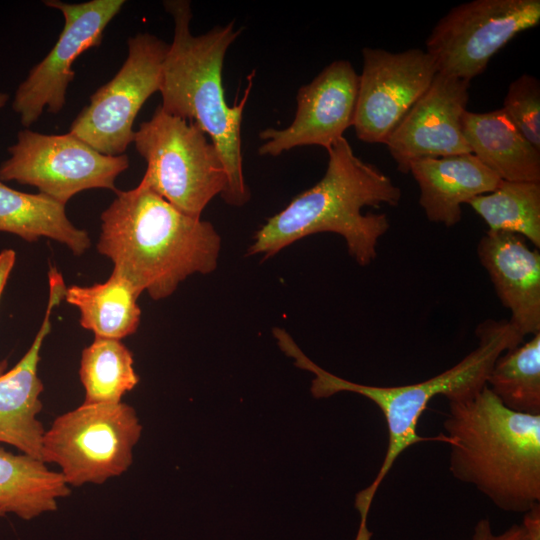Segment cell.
<instances>
[{
  "label": "cell",
  "mask_w": 540,
  "mask_h": 540,
  "mask_svg": "<svg viewBox=\"0 0 540 540\" xmlns=\"http://www.w3.org/2000/svg\"><path fill=\"white\" fill-rule=\"evenodd\" d=\"M280 349L295 360V366L312 372L314 398H328L339 392H352L371 400L382 412L388 431V444L384 459L374 480L355 496V508L360 516L354 540H371L368 514L373 499L395 461L410 446L419 442L437 441L448 445L452 440L444 433L425 437L418 434L420 417L430 401L443 395L448 401L474 395L486 386L488 374L505 351L523 342L524 337L508 320L488 319L478 325L477 347L451 368L421 382L400 386H372L358 384L338 377L310 360L287 331L273 329Z\"/></svg>",
  "instance_id": "6da1fadb"
},
{
  "label": "cell",
  "mask_w": 540,
  "mask_h": 540,
  "mask_svg": "<svg viewBox=\"0 0 540 540\" xmlns=\"http://www.w3.org/2000/svg\"><path fill=\"white\" fill-rule=\"evenodd\" d=\"M115 194L100 216L97 250L140 295L158 301L187 277L215 271L221 237L210 222L181 212L142 181Z\"/></svg>",
  "instance_id": "7a4b0ae2"
},
{
  "label": "cell",
  "mask_w": 540,
  "mask_h": 540,
  "mask_svg": "<svg viewBox=\"0 0 540 540\" xmlns=\"http://www.w3.org/2000/svg\"><path fill=\"white\" fill-rule=\"evenodd\" d=\"M327 152L324 176L256 231L247 255L262 254L266 259L309 235L331 232L343 237L359 265L375 260L389 219L384 213L363 214L362 209L398 206L401 189L376 166L357 157L345 137Z\"/></svg>",
  "instance_id": "3957f363"
},
{
  "label": "cell",
  "mask_w": 540,
  "mask_h": 540,
  "mask_svg": "<svg viewBox=\"0 0 540 540\" xmlns=\"http://www.w3.org/2000/svg\"><path fill=\"white\" fill-rule=\"evenodd\" d=\"M449 470L504 512L540 505V415L505 407L485 386L448 401Z\"/></svg>",
  "instance_id": "277c9868"
},
{
  "label": "cell",
  "mask_w": 540,
  "mask_h": 540,
  "mask_svg": "<svg viewBox=\"0 0 540 540\" xmlns=\"http://www.w3.org/2000/svg\"><path fill=\"white\" fill-rule=\"evenodd\" d=\"M164 7L173 18L174 36L163 63L161 107L194 122L209 136L227 174V185L220 196L228 205L243 206L250 199V190L243 174L241 122L255 70L247 76L243 97L232 107L226 103L222 83L226 52L242 29L235 30L232 21L194 36L189 1H164Z\"/></svg>",
  "instance_id": "5b68a950"
},
{
  "label": "cell",
  "mask_w": 540,
  "mask_h": 540,
  "mask_svg": "<svg viewBox=\"0 0 540 540\" xmlns=\"http://www.w3.org/2000/svg\"><path fill=\"white\" fill-rule=\"evenodd\" d=\"M133 142L147 164L141 181L181 212L200 218L225 190L227 174L219 152L194 122L159 105L135 131Z\"/></svg>",
  "instance_id": "8992f818"
},
{
  "label": "cell",
  "mask_w": 540,
  "mask_h": 540,
  "mask_svg": "<svg viewBox=\"0 0 540 540\" xmlns=\"http://www.w3.org/2000/svg\"><path fill=\"white\" fill-rule=\"evenodd\" d=\"M141 433L132 406L83 403L56 417L45 430L41 458L56 464L70 487L102 484L128 470Z\"/></svg>",
  "instance_id": "52a82bcc"
},
{
  "label": "cell",
  "mask_w": 540,
  "mask_h": 540,
  "mask_svg": "<svg viewBox=\"0 0 540 540\" xmlns=\"http://www.w3.org/2000/svg\"><path fill=\"white\" fill-rule=\"evenodd\" d=\"M0 165V181L31 185L64 205L89 189L116 192V178L129 167L127 155H105L68 132L47 135L19 131Z\"/></svg>",
  "instance_id": "ba28073f"
},
{
  "label": "cell",
  "mask_w": 540,
  "mask_h": 540,
  "mask_svg": "<svg viewBox=\"0 0 540 540\" xmlns=\"http://www.w3.org/2000/svg\"><path fill=\"white\" fill-rule=\"evenodd\" d=\"M540 22L539 0H473L453 7L432 29L426 52L437 72L471 81L517 34Z\"/></svg>",
  "instance_id": "9c48e42d"
},
{
  "label": "cell",
  "mask_w": 540,
  "mask_h": 540,
  "mask_svg": "<svg viewBox=\"0 0 540 540\" xmlns=\"http://www.w3.org/2000/svg\"><path fill=\"white\" fill-rule=\"evenodd\" d=\"M168 48L169 44L149 33L130 37L122 67L91 95L69 132L102 154L122 155L133 142L138 112L160 91Z\"/></svg>",
  "instance_id": "30bf717a"
},
{
  "label": "cell",
  "mask_w": 540,
  "mask_h": 540,
  "mask_svg": "<svg viewBox=\"0 0 540 540\" xmlns=\"http://www.w3.org/2000/svg\"><path fill=\"white\" fill-rule=\"evenodd\" d=\"M64 16V27L46 57L35 65L18 86L12 108L23 126L36 122L43 111L58 113L75 76L72 64L80 54L101 44L103 32L124 6V0H91L83 3L44 1Z\"/></svg>",
  "instance_id": "8fae6325"
},
{
  "label": "cell",
  "mask_w": 540,
  "mask_h": 540,
  "mask_svg": "<svg viewBox=\"0 0 540 540\" xmlns=\"http://www.w3.org/2000/svg\"><path fill=\"white\" fill-rule=\"evenodd\" d=\"M362 56L353 127L359 140L386 144L428 90L437 68L432 57L419 48L391 52L365 47Z\"/></svg>",
  "instance_id": "7c38bea8"
},
{
  "label": "cell",
  "mask_w": 540,
  "mask_h": 540,
  "mask_svg": "<svg viewBox=\"0 0 540 540\" xmlns=\"http://www.w3.org/2000/svg\"><path fill=\"white\" fill-rule=\"evenodd\" d=\"M359 75L348 60H335L310 83L299 88L297 110L284 129L267 128L259 133L264 143L261 156H278L292 148L318 145L326 150L353 126Z\"/></svg>",
  "instance_id": "4fadbf2b"
},
{
  "label": "cell",
  "mask_w": 540,
  "mask_h": 540,
  "mask_svg": "<svg viewBox=\"0 0 540 540\" xmlns=\"http://www.w3.org/2000/svg\"><path fill=\"white\" fill-rule=\"evenodd\" d=\"M470 81L437 73L386 142L397 169L422 158L471 153L462 127Z\"/></svg>",
  "instance_id": "5bb4252c"
},
{
  "label": "cell",
  "mask_w": 540,
  "mask_h": 540,
  "mask_svg": "<svg viewBox=\"0 0 540 540\" xmlns=\"http://www.w3.org/2000/svg\"><path fill=\"white\" fill-rule=\"evenodd\" d=\"M48 279L46 312L32 344L12 369L0 372V443L40 460L45 433L38 419L44 389L38 376L40 351L51 329L53 309L64 299L66 290L62 275L55 267L50 268Z\"/></svg>",
  "instance_id": "9a60e30c"
},
{
  "label": "cell",
  "mask_w": 540,
  "mask_h": 540,
  "mask_svg": "<svg viewBox=\"0 0 540 540\" xmlns=\"http://www.w3.org/2000/svg\"><path fill=\"white\" fill-rule=\"evenodd\" d=\"M481 265L511 314L508 320L524 337L540 333V253L510 232L487 231L477 246Z\"/></svg>",
  "instance_id": "2e32d148"
},
{
  "label": "cell",
  "mask_w": 540,
  "mask_h": 540,
  "mask_svg": "<svg viewBox=\"0 0 540 540\" xmlns=\"http://www.w3.org/2000/svg\"><path fill=\"white\" fill-rule=\"evenodd\" d=\"M409 173L420 188L419 204L427 219L446 227L460 222L462 204L495 190L502 181L471 153L418 159Z\"/></svg>",
  "instance_id": "e0dca14e"
},
{
  "label": "cell",
  "mask_w": 540,
  "mask_h": 540,
  "mask_svg": "<svg viewBox=\"0 0 540 540\" xmlns=\"http://www.w3.org/2000/svg\"><path fill=\"white\" fill-rule=\"evenodd\" d=\"M462 127L471 154L501 180L540 182V150L502 108L484 113L466 110Z\"/></svg>",
  "instance_id": "ac0fdd59"
},
{
  "label": "cell",
  "mask_w": 540,
  "mask_h": 540,
  "mask_svg": "<svg viewBox=\"0 0 540 540\" xmlns=\"http://www.w3.org/2000/svg\"><path fill=\"white\" fill-rule=\"evenodd\" d=\"M0 232L14 234L27 242L42 237L67 246L82 255L90 247L85 230L67 218L65 205L42 194L14 190L0 181Z\"/></svg>",
  "instance_id": "d6986e66"
},
{
  "label": "cell",
  "mask_w": 540,
  "mask_h": 540,
  "mask_svg": "<svg viewBox=\"0 0 540 540\" xmlns=\"http://www.w3.org/2000/svg\"><path fill=\"white\" fill-rule=\"evenodd\" d=\"M70 486L60 472L42 460L0 446V514L14 513L29 520L57 508L69 496Z\"/></svg>",
  "instance_id": "ffe728a7"
},
{
  "label": "cell",
  "mask_w": 540,
  "mask_h": 540,
  "mask_svg": "<svg viewBox=\"0 0 540 540\" xmlns=\"http://www.w3.org/2000/svg\"><path fill=\"white\" fill-rule=\"evenodd\" d=\"M139 296L126 278L112 271L103 283L67 287L64 299L78 308L80 325L92 331L95 337L121 340L139 327Z\"/></svg>",
  "instance_id": "44dd1931"
},
{
  "label": "cell",
  "mask_w": 540,
  "mask_h": 540,
  "mask_svg": "<svg viewBox=\"0 0 540 540\" xmlns=\"http://www.w3.org/2000/svg\"><path fill=\"white\" fill-rule=\"evenodd\" d=\"M468 205L491 232L518 234L540 247V182L502 180L497 188Z\"/></svg>",
  "instance_id": "7402d4cb"
},
{
  "label": "cell",
  "mask_w": 540,
  "mask_h": 540,
  "mask_svg": "<svg viewBox=\"0 0 540 540\" xmlns=\"http://www.w3.org/2000/svg\"><path fill=\"white\" fill-rule=\"evenodd\" d=\"M85 404L119 403L139 382L131 351L121 340L95 337L81 354Z\"/></svg>",
  "instance_id": "603a6c76"
},
{
  "label": "cell",
  "mask_w": 540,
  "mask_h": 540,
  "mask_svg": "<svg viewBox=\"0 0 540 540\" xmlns=\"http://www.w3.org/2000/svg\"><path fill=\"white\" fill-rule=\"evenodd\" d=\"M486 386L507 408L540 415V333L502 353Z\"/></svg>",
  "instance_id": "cb8c5ba5"
},
{
  "label": "cell",
  "mask_w": 540,
  "mask_h": 540,
  "mask_svg": "<svg viewBox=\"0 0 540 540\" xmlns=\"http://www.w3.org/2000/svg\"><path fill=\"white\" fill-rule=\"evenodd\" d=\"M502 109L523 136L540 150V82L523 74L508 88Z\"/></svg>",
  "instance_id": "d4e9b609"
},
{
  "label": "cell",
  "mask_w": 540,
  "mask_h": 540,
  "mask_svg": "<svg viewBox=\"0 0 540 540\" xmlns=\"http://www.w3.org/2000/svg\"><path fill=\"white\" fill-rule=\"evenodd\" d=\"M471 540H531L525 527L513 524L500 533H494L489 518H481L474 526Z\"/></svg>",
  "instance_id": "484cf974"
},
{
  "label": "cell",
  "mask_w": 540,
  "mask_h": 540,
  "mask_svg": "<svg viewBox=\"0 0 540 540\" xmlns=\"http://www.w3.org/2000/svg\"><path fill=\"white\" fill-rule=\"evenodd\" d=\"M16 253L13 249L0 252V298L15 265Z\"/></svg>",
  "instance_id": "4316f807"
},
{
  "label": "cell",
  "mask_w": 540,
  "mask_h": 540,
  "mask_svg": "<svg viewBox=\"0 0 540 540\" xmlns=\"http://www.w3.org/2000/svg\"><path fill=\"white\" fill-rule=\"evenodd\" d=\"M8 94L0 92V109L5 106L8 101Z\"/></svg>",
  "instance_id": "83f0119b"
}]
</instances>
